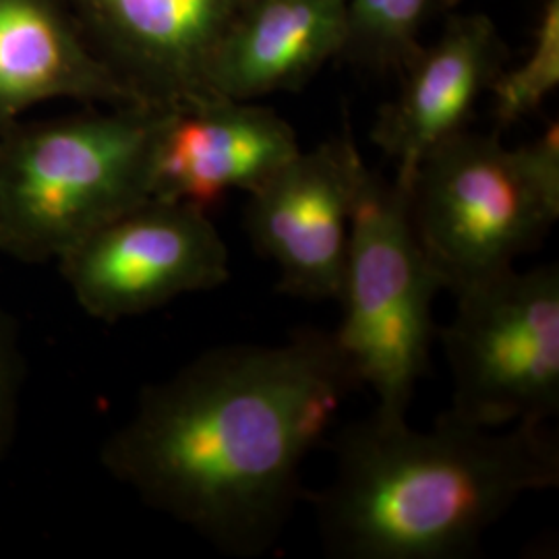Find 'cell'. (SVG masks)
Returning a JSON list of instances; mask_svg holds the SVG:
<instances>
[{"mask_svg": "<svg viewBox=\"0 0 559 559\" xmlns=\"http://www.w3.org/2000/svg\"><path fill=\"white\" fill-rule=\"evenodd\" d=\"M506 46L487 15H454L431 46L400 69L396 98L383 106L371 140L396 162L394 185L408 193L420 160L466 129L475 104L500 75Z\"/></svg>", "mask_w": 559, "mask_h": 559, "instance_id": "cell-10", "label": "cell"}, {"mask_svg": "<svg viewBox=\"0 0 559 559\" xmlns=\"http://www.w3.org/2000/svg\"><path fill=\"white\" fill-rule=\"evenodd\" d=\"M559 85V0L540 2L533 44L514 69H501L489 92L498 127L537 112Z\"/></svg>", "mask_w": 559, "mask_h": 559, "instance_id": "cell-15", "label": "cell"}, {"mask_svg": "<svg viewBox=\"0 0 559 559\" xmlns=\"http://www.w3.org/2000/svg\"><path fill=\"white\" fill-rule=\"evenodd\" d=\"M57 94L141 104L124 83L73 48L40 2L0 0V124Z\"/></svg>", "mask_w": 559, "mask_h": 559, "instance_id": "cell-13", "label": "cell"}, {"mask_svg": "<svg viewBox=\"0 0 559 559\" xmlns=\"http://www.w3.org/2000/svg\"><path fill=\"white\" fill-rule=\"evenodd\" d=\"M443 290L415 235L408 193L360 168L340 286L334 336L360 385H371L383 415L406 417L427 371L431 307Z\"/></svg>", "mask_w": 559, "mask_h": 559, "instance_id": "cell-5", "label": "cell"}, {"mask_svg": "<svg viewBox=\"0 0 559 559\" xmlns=\"http://www.w3.org/2000/svg\"><path fill=\"white\" fill-rule=\"evenodd\" d=\"M334 477L311 496L334 558L456 559L524 496L559 483L547 423L480 429L441 413L417 431L373 411L332 441Z\"/></svg>", "mask_w": 559, "mask_h": 559, "instance_id": "cell-2", "label": "cell"}, {"mask_svg": "<svg viewBox=\"0 0 559 559\" xmlns=\"http://www.w3.org/2000/svg\"><path fill=\"white\" fill-rule=\"evenodd\" d=\"M459 0H346L344 55L371 71H399L420 48L431 17Z\"/></svg>", "mask_w": 559, "mask_h": 559, "instance_id": "cell-14", "label": "cell"}, {"mask_svg": "<svg viewBox=\"0 0 559 559\" xmlns=\"http://www.w3.org/2000/svg\"><path fill=\"white\" fill-rule=\"evenodd\" d=\"M23 359L11 320L0 309V462L9 456L20 429Z\"/></svg>", "mask_w": 559, "mask_h": 559, "instance_id": "cell-16", "label": "cell"}, {"mask_svg": "<svg viewBox=\"0 0 559 559\" xmlns=\"http://www.w3.org/2000/svg\"><path fill=\"white\" fill-rule=\"evenodd\" d=\"M162 108L64 120L0 145V253L59 260L83 237L152 198Z\"/></svg>", "mask_w": 559, "mask_h": 559, "instance_id": "cell-4", "label": "cell"}, {"mask_svg": "<svg viewBox=\"0 0 559 559\" xmlns=\"http://www.w3.org/2000/svg\"><path fill=\"white\" fill-rule=\"evenodd\" d=\"M249 0H87L96 23L135 75L140 102L173 110L218 98L207 73Z\"/></svg>", "mask_w": 559, "mask_h": 559, "instance_id": "cell-11", "label": "cell"}, {"mask_svg": "<svg viewBox=\"0 0 559 559\" xmlns=\"http://www.w3.org/2000/svg\"><path fill=\"white\" fill-rule=\"evenodd\" d=\"M408 210L443 290L514 267L559 218L558 120L514 150L498 135H450L420 160Z\"/></svg>", "mask_w": 559, "mask_h": 559, "instance_id": "cell-3", "label": "cell"}, {"mask_svg": "<svg viewBox=\"0 0 559 559\" xmlns=\"http://www.w3.org/2000/svg\"><path fill=\"white\" fill-rule=\"evenodd\" d=\"M57 263L81 309L108 323L221 288L230 278L228 247L207 210L158 198L102 224Z\"/></svg>", "mask_w": 559, "mask_h": 559, "instance_id": "cell-7", "label": "cell"}, {"mask_svg": "<svg viewBox=\"0 0 559 559\" xmlns=\"http://www.w3.org/2000/svg\"><path fill=\"white\" fill-rule=\"evenodd\" d=\"M440 340L452 376L443 415L471 427L547 423L559 411V270L516 267L459 293Z\"/></svg>", "mask_w": 559, "mask_h": 559, "instance_id": "cell-6", "label": "cell"}, {"mask_svg": "<svg viewBox=\"0 0 559 559\" xmlns=\"http://www.w3.org/2000/svg\"><path fill=\"white\" fill-rule=\"evenodd\" d=\"M362 158L353 138L325 141L286 162L249 193L245 226L278 267V290L338 300Z\"/></svg>", "mask_w": 559, "mask_h": 559, "instance_id": "cell-8", "label": "cell"}, {"mask_svg": "<svg viewBox=\"0 0 559 559\" xmlns=\"http://www.w3.org/2000/svg\"><path fill=\"white\" fill-rule=\"evenodd\" d=\"M359 385L334 332L214 348L141 392L102 466L222 554L255 558L278 540L302 462Z\"/></svg>", "mask_w": 559, "mask_h": 559, "instance_id": "cell-1", "label": "cell"}, {"mask_svg": "<svg viewBox=\"0 0 559 559\" xmlns=\"http://www.w3.org/2000/svg\"><path fill=\"white\" fill-rule=\"evenodd\" d=\"M300 152L295 129L255 102L210 98L164 112L152 198L207 210L228 191L251 193Z\"/></svg>", "mask_w": 559, "mask_h": 559, "instance_id": "cell-9", "label": "cell"}, {"mask_svg": "<svg viewBox=\"0 0 559 559\" xmlns=\"http://www.w3.org/2000/svg\"><path fill=\"white\" fill-rule=\"evenodd\" d=\"M346 36V0H249L210 64V90L247 102L299 90Z\"/></svg>", "mask_w": 559, "mask_h": 559, "instance_id": "cell-12", "label": "cell"}]
</instances>
